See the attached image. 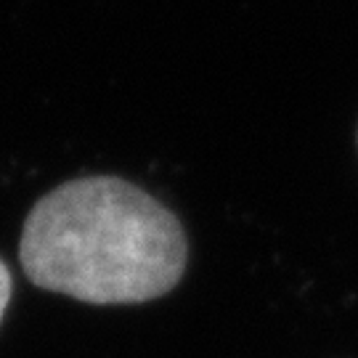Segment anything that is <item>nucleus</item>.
Returning a JSON list of instances; mask_svg holds the SVG:
<instances>
[{
  "mask_svg": "<svg viewBox=\"0 0 358 358\" xmlns=\"http://www.w3.org/2000/svg\"><path fill=\"white\" fill-rule=\"evenodd\" d=\"M19 263L40 289L90 306H136L178 287L189 242L176 213L141 186L85 176L29 210Z\"/></svg>",
  "mask_w": 358,
  "mask_h": 358,
  "instance_id": "nucleus-1",
  "label": "nucleus"
},
{
  "mask_svg": "<svg viewBox=\"0 0 358 358\" xmlns=\"http://www.w3.org/2000/svg\"><path fill=\"white\" fill-rule=\"evenodd\" d=\"M11 271L8 266L0 260V321H3V313H6V308H8V300H11Z\"/></svg>",
  "mask_w": 358,
  "mask_h": 358,
  "instance_id": "nucleus-2",
  "label": "nucleus"
}]
</instances>
